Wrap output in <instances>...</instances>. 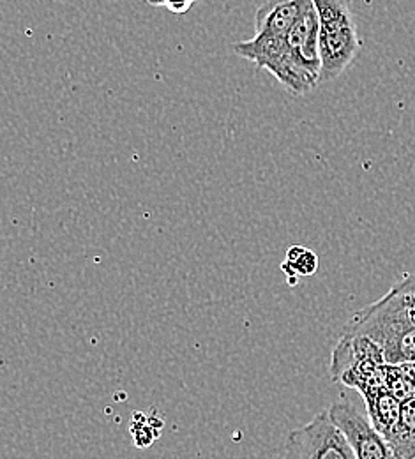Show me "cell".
<instances>
[{"label": "cell", "mask_w": 415, "mask_h": 459, "mask_svg": "<svg viewBox=\"0 0 415 459\" xmlns=\"http://www.w3.org/2000/svg\"><path fill=\"white\" fill-rule=\"evenodd\" d=\"M331 378L360 396L385 391L387 362L380 344L362 334L343 333L331 357Z\"/></svg>", "instance_id": "cell-2"}, {"label": "cell", "mask_w": 415, "mask_h": 459, "mask_svg": "<svg viewBox=\"0 0 415 459\" xmlns=\"http://www.w3.org/2000/svg\"><path fill=\"white\" fill-rule=\"evenodd\" d=\"M362 398H364L366 410H367V420L385 440H389V437L393 435V431L400 420L402 402H398L387 391L371 393Z\"/></svg>", "instance_id": "cell-6"}, {"label": "cell", "mask_w": 415, "mask_h": 459, "mask_svg": "<svg viewBox=\"0 0 415 459\" xmlns=\"http://www.w3.org/2000/svg\"><path fill=\"white\" fill-rule=\"evenodd\" d=\"M198 0H147L152 7H165L174 14H186Z\"/></svg>", "instance_id": "cell-10"}, {"label": "cell", "mask_w": 415, "mask_h": 459, "mask_svg": "<svg viewBox=\"0 0 415 459\" xmlns=\"http://www.w3.org/2000/svg\"><path fill=\"white\" fill-rule=\"evenodd\" d=\"M331 420L347 437L356 459H400L389 442L371 426L352 403L338 402L327 408Z\"/></svg>", "instance_id": "cell-4"}, {"label": "cell", "mask_w": 415, "mask_h": 459, "mask_svg": "<svg viewBox=\"0 0 415 459\" xmlns=\"http://www.w3.org/2000/svg\"><path fill=\"white\" fill-rule=\"evenodd\" d=\"M311 5V0H267L255 13V36H287L297 20Z\"/></svg>", "instance_id": "cell-5"}, {"label": "cell", "mask_w": 415, "mask_h": 459, "mask_svg": "<svg viewBox=\"0 0 415 459\" xmlns=\"http://www.w3.org/2000/svg\"><path fill=\"white\" fill-rule=\"evenodd\" d=\"M318 16L320 83L342 76L360 48L356 20L349 0H311Z\"/></svg>", "instance_id": "cell-1"}, {"label": "cell", "mask_w": 415, "mask_h": 459, "mask_svg": "<svg viewBox=\"0 0 415 459\" xmlns=\"http://www.w3.org/2000/svg\"><path fill=\"white\" fill-rule=\"evenodd\" d=\"M281 459H356L347 437L329 411L316 413L307 424L290 431Z\"/></svg>", "instance_id": "cell-3"}, {"label": "cell", "mask_w": 415, "mask_h": 459, "mask_svg": "<svg viewBox=\"0 0 415 459\" xmlns=\"http://www.w3.org/2000/svg\"><path fill=\"white\" fill-rule=\"evenodd\" d=\"M387 442L398 458L415 459V396L402 403L400 420Z\"/></svg>", "instance_id": "cell-7"}, {"label": "cell", "mask_w": 415, "mask_h": 459, "mask_svg": "<svg viewBox=\"0 0 415 459\" xmlns=\"http://www.w3.org/2000/svg\"><path fill=\"white\" fill-rule=\"evenodd\" d=\"M283 271L290 278H296V276H313L318 271V256L313 251L306 249V247L292 246L287 251Z\"/></svg>", "instance_id": "cell-8"}, {"label": "cell", "mask_w": 415, "mask_h": 459, "mask_svg": "<svg viewBox=\"0 0 415 459\" xmlns=\"http://www.w3.org/2000/svg\"><path fill=\"white\" fill-rule=\"evenodd\" d=\"M402 368H403L405 373L411 377V380H412V384H414L415 387V362H402Z\"/></svg>", "instance_id": "cell-11"}, {"label": "cell", "mask_w": 415, "mask_h": 459, "mask_svg": "<svg viewBox=\"0 0 415 459\" xmlns=\"http://www.w3.org/2000/svg\"><path fill=\"white\" fill-rule=\"evenodd\" d=\"M385 391L393 394L398 402H407L415 396V387L411 377L405 373L402 364H389L387 362V378H385Z\"/></svg>", "instance_id": "cell-9"}]
</instances>
